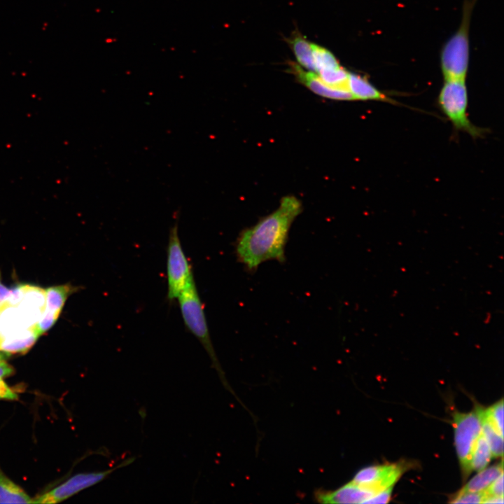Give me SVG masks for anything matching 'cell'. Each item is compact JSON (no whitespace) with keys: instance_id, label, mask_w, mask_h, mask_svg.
<instances>
[{"instance_id":"cell-1","label":"cell","mask_w":504,"mask_h":504,"mask_svg":"<svg viewBox=\"0 0 504 504\" xmlns=\"http://www.w3.org/2000/svg\"><path fill=\"white\" fill-rule=\"evenodd\" d=\"M302 211V203L296 197L285 196L276 210L240 233L235 253L247 271H256L267 260L285 262L288 232Z\"/></svg>"},{"instance_id":"cell-2","label":"cell","mask_w":504,"mask_h":504,"mask_svg":"<svg viewBox=\"0 0 504 504\" xmlns=\"http://www.w3.org/2000/svg\"><path fill=\"white\" fill-rule=\"evenodd\" d=\"M181 316L187 329L202 344L211 361L212 367L226 390L232 393L246 408L229 384L211 342L205 317L203 304L200 300L194 278L187 284L177 298Z\"/></svg>"},{"instance_id":"cell-3","label":"cell","mask_w":504,"mask_h":504,"mask_svg":"<svg viewBox=\"0 0 504 504\" xmlns=\"http://www.w3.org/2000/svg\"><path fill=\"white\" fill-rule=\"evenodd\" d=\"M474 1H465L460 27L442 48L440 64L444 80H465L469 64L468 31Z\"/></svg>"},{"instance_id":"cell-4","label":"cell","mask_w":504,"mask_h":504,"mask_svg":"<svg viewBox=\"0 0 504 504\" xmlns=\"http://www.w3.org/2000/svg\"><path fill=\"white\" fill-rule=\"evenodd\" d=\"M468 102L465 80H444L438 97L439 107L455 130L465 132L473 138L481 137L484 130L476 127L469 120Z\"/></svg>"},{"instance_id":"cell-5","label":"cell","mask_w":504,"mask_h":504,"mask_svg":"<svg viewBox=\"0 0 504 504\" xmlns=\"http://www.w3.org/2000/svg\"><path fill=\"white\" fill-rule=\"evenodd\" d=\"M483 410L481 407L477 406L469 412L454 411L452 414L454 444L464 478L471 472L472 451L482 433Z\"/></svg>"},{"instance_id":"cell-6","label":"cell","mask_w":504,"mask_h":504,"mask_svg":"<svg viewBox=\"0 0 504 504\" xmlns=\"http://www.w3.org/2000/svg\"><path fill=\"white\" fill-rule=\"evenodd\" d=\"M167 272V298L172 301L177 299L181 291L194 278L191 266L182 248L176 223L169 230Z\"/></svg>"},{"instance_id":"cell-7","label":"cell","mask_w":504,"mask_h":504,"mask_svg":"<svg viewBox=\"0 0 504 504\" xmlns=\"http://www.w3.org/2000/svg\"><path fill=\"white\" fill-rule=\"evenodd\" d=\"M135 458L130 457L116 466L104 471L77 474L50 491L36 497L34 503H56L62 501L102 482L115 470L131 464Z\"/></svg>"},{"instance_id":"cell-8","label":"cell","mask_w":504,"mask_h":504,"mask_svg":"<svg viewBox=\"0 0 504 504\" xmlns=\"http://www.w3.org/2000/svg\"><path fill=\"white\" fill-rule=\"evenodd\" d=\"M404 470V465L398 463L371 465L360 470L351 482L378 493L393 486Z\"/></svg>"},{"instance_id":"cell-9","label":"cell","mask_w":504,"mask_h":504,"mask_svg":"<svg viewBox=\"0 0 504 504\" xmlns=\"http://www.w3.org/2000/svg\"><path fill=\"white\" fill-rule=\"evenodd\" d=\"M289 69L301 84L318 96L333 100H354L350 91L328 86L314 71L306 70L293 62L290 63Z\"/></svg>"},{"instance_id":"cell-10","label":"cell","mask_w":504,"mask_h":504,"mask_svg":"<svg viewBox=\"0 0 504 504\" xmlns=\"http://www.w3.org/2000/svg\"><path fill=\"white\" fill-rule=\"evenodd\" d=\"M377 493L352 482L334 491L318 490L315 498L321 503H363Z\"/></svg>"},{"instance_id":"cell-11","label":"cell","mask_w":504,"mask_h":504,"mask_svg":"<svg viewBox=\"0 0 504 504\" xmlns=\"http://www.w3.org/2000/svg\"><path fill=\"white\" fill-rule=\"evenodd\" d=\"M38 337L34 325L5 335H0V351L7 354L26 353Z\"/></svg>"},{"instance_id":"cell-12","label":"cell","mask_w":504,"mask_h":504,"mask_svg":"<svg viewBox=\"0 0 504 504\" xmlns=\"http://www.w3.org/2000/svg\"><path fill=\"white\" fill-rule=\"evenodd\" d=\"M349 90L354 100L381 101L395 104L396 102L374 87L365 77L349 72Z\"/></svg>"},{"instance_id":"cell-13","label":"cell","mask_w":504,"mask_h":504,"mask_svg":"<svg viewBox=\"0 0 504 504\" xmlns=\"http://www.w3.org/2000/svg\"><path fill=\"white\" fill-rule=\"evenodd\" d=\"M78 290L70 284L55 286L45 290V309L60 314L68 297Z\"/></svg>"},{"instance_id":"cell-14","label":"cell","mask_w":504,"mask_h":504,"mask_svg":"<svg viewBox=\"0 0 504 504\" xmlns=\"http://www.w3.org/2000/svg\"><path fill=\"white\" fill-rule=\"evenodd\" d=\"M0 503H34V500L0 470Z\"/></svg>"},{"instance_id":"cell-15","label":"cell","mask_w":504,"mask_h":504,"mask_svg":"<svg viewBox=\"0 0 504 504\" xmlns=\"http://www.w3.org/2000/svg\"><path fill=\"white\" fill-rule=\"evenodd\" d=\"M289 44L300 66L306 70L314 72L312 43L298 34L289 40Z\"/></svg>"},{"instance_id":"cell-16","label":"cell","mask_w":504,"mask_h":504,"mask_svg":"<svg viewBox=\"0 0 504 504\" xmlns=\"http://www.w3.org/2000/svg\"><path fill=\"white\" fill-rule=\"evenodd\" d=\"M503 472V461L484 468L466 483L461 491L477 492L485 490Z\"/></svg>"},{"instance_id":"cell-17","label":"cell","mask_w":504,"mask_h":504,"mask_svg":"<svg viewBox=\"0 0 504 504\" xmlns=\"http://www.w3.org/2000/svg\"><path fill=\"white\" fill-rule=\"evenodd\" d=\"M491 456L489 445L482 432L472 451L470 461L471 471L475 470L479 472L484 469L489 464Z\"/></svg>"},{"instance_id":"cell-18","label":"cell","mask_w":504,"mask_h":504,"mask_svg":"<svg viewBox=\"0 0 504 504\" xmlns=\"http://www.w3.org/2000/svg\"><path fill=\"white\" fill-rule=\"evenodd\" d=\"M312 49L315 73L341 66L335 55L326 48L312 43Z\"/></svg>"},{"instance_id":"cell-19","label":"cell","mask_w":504,"mask_h":504,"mask_svg":"<svg viewBox=\"0 0 504 504\" xmlns=\"http://www.w3.org/2000/svg\"><path fill=\"white\" fill-rule=\"evenodd\" d=\"M482 432L489 445L492 456L496 458L502 457L503 454V436H502L485 418L484 410Z\"/></svg>"},{"instance_id":"cell-20","label":"cell","mask_w":504,"mask_h":504,"mask_svg":"<svg viewBox=\"0 0 504 504\" xmlns=\"http://www.w3.org/2000/svg\"><path fill=\"white\" fill-rule=\"evenodd\" d=\"M484 415L492 426L503 436V400L484 409Z\"/></svg>"},{"instance_id":"cell-21","label":"cell","mask_w":504,"mask_h":504,"mask_svg":"<svg viewBox=\"0 0 504 504\" xmlns=\"http://www.w3.org/2000/svg\"><path fill=\"white\" fill-rule=\"evenodd\" d=\"M14 372L12 366L4 360L0 361V399L16 400L18 396L2 380V377L10 375Z\"/></svg>"},{"instance_id":"cell-22","label":"cell","mask_w":504,"mask_h":504,"mask_svg":"<svg viewBox=\"0 0 504 504\" xmlns=\"http://www.w3.org/2000/svg\"><path fill=\"white\" fill-rule=\"evenodd\" d=\"M486 496L485 490L472 492L460 490L449 501L451 503H482Z\"/></svg>"},{"instance_id":"cell-23","label":"cell","mask_w":504,"mask_h":504,"mask_svg":"<svg viewBox=\"0 0 504 504\" xmlns=\"http://www.w3.org/2000/svg\"><path fill=\"white\" fill-rule=\"evenodd\" d=\"M59 316V314L44 309L41 316L34 325L38 335L41 336L48 331L55 324Z\"/></svg>"},{"instance_id":"cell-24","label":"cell","mask_w":504,"mask_h":504,"mask_svg":"<svg viewBox=\"0 0 504 504\" xmlns=\"http://www.w3.org/2000/svg\"><path fill=\"white\" fill-rule=\"evenodd\" d=\"M393 486L388 487L379 491L369 499L366 500L365 504L387 503L391 500Z\"/></svg>"},{"instance_id":"cell-25","label":"cell","mask_w":504,"mask_h":504,"mask_svg":"<svg viewBox=\"0 0 504 504\" xmlns=\"http://www.w3.org/2000/svg\"><path fill=\"white\" fill-rule=\"evenodd\" d=\"M486 495L503 496V472L485 489Z\"/></svg>"},{"instance_id":"cell-26","label":"cell","mask_w":504,"mask_h":504,"mask_svg":"<svg viewBox=\"0 0 504 504\" xmlns=\"http://www.w3.org/2000/svg\"><path fill=\"white\" fill-rule=\"evenodd\" d=\"M10 293L11 289L7 288L2 284L0 273V312L7 307L8 300Z\"/></svg>"},{"instance_id":"cell-27","label":"cell","mask_w":504,"mask_h":504,"mask_svg":"<svg viewBox=\"0 0 504 504\" xmlns=\"http://www.w3.org/2000/svg\"><path fill=\"white\" fill-rule=\"evenodd\" d=\"M503 496L486 495L482 503H503Z\"/></svg>"},{"instance_id":"cell-28","label":"cell","mask_w":504,"mask_h":504,"mask_svg":"<svg viewBox=\"0 0 504 504\" xmlns=\"http://www.w3.org/2000/svg\"><path fill=\"white\" fill-rule=\"evenodd\" d=\"M6 354H5V353H4V352H2V353L0 352V361L2 360H4V358H5L6 356Z\"/></svg>"}]
</instances>
